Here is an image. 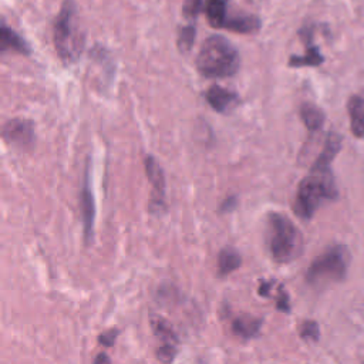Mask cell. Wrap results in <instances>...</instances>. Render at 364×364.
<instances>
[{
    "label": "cell",
    "instance_id": "obj_27",
    "mask_svg": "<svg viewBox=\"0 0 364 364\" xmlns=\"http://www.w3.org/2000/svg\"><path fill=\"white\" fill-rule=\"evenodd\" d=\"M95 363H100V361H104V363H109V358L104 354V353H101L98 357H95V360H94Z\"/></svg>",
    "mask_w": 364,
    "mask_h": 364
},
{
    "label": "cell",
    "instance_id": "obj_15",
    "mask_svg": "<svg viewBox=\"0 0 364 364\" xmlns=\"http://www.w3.org/2000/svg\"><path fill=\"white\" fill-rule=\"evenodd\" d=\"M340 146H341V136L338 134L330 132L326 138V142H324V146H323L320 155L317 156V159L313 165L314 166H330L333 158L340 151Z\"/></svg>",
    "mask_w": 364,
    "mask_h": 364
},
{
    "label": "cell",
    "instance_id": "obj_24",
    "mask_svg": "<svg viewBox=\"0 0 364 364\" xmlns=\"http://www.w3.org/2000/svg\"><path fill=\"white\" fill-rule=\"evenodd\" d=\"M276 307H277V310L284 311V313H289V311H290L289 296H287L286 290H283V287L279 289V293H277V297H276Z\"/></svg>",
    "mask_w": 364,
    "mask_h": 364
},
{
    "label": "cell",
    "instance_id": "obj_20",
    "mask_svg": "<svg viewBox=\"0 0 364 364\" xmlns=\"http://www.w3.org/2000/svg\"><path fill=\"white\" fill-rule=\"evenodd\" d=\"M195 36H196V30H195V26L193 24H189V26H185L179 30V34H178V47L182 53H188L192 46H193V41H195Z\"/></svg>",
    "mask_w": 364,
    "mask_h": 364
},
{
    "label": "cell",
    "instance_id": "obj_14",
    "mask_svg": "<svg viewBox=\"0 0 364 364\" xmlns=\"http://www.w3.org/2000/svg\"><path fill=\"white\" fill-rule=\"evenodd\" d=\"M262 320L253 316H239L232 321V330L242 338H252L259 334Z\"/></svg>",
    "mask_w": 364,
    "mask_h": 364
},
{
    "label": "cell",
    "instance_id": "obj_23",
    "mask_svg": "<svg viewBox=\"0 0 364 364\" xmlns=\"http://www.w3.org/2000/svg\"><path fill=\"white\" fill-rule=\"evenodd\" d=\"M200 7H202V0H186L183 4V14L188 18H195L200 11Z\"/></svg>",
    "mask_w": 364,
    "mask_h": 364
},
{
    "label": "cell",
    "instance_id": "obj_12",
    "mask_svg": "<svg viewBox=\"0 0 364 364\" xmlns=\"http://www.w3.org/2000/svg\"><path fill=\"white\" fill-rule=\"evenodd\" d=\"M223 27L235 33L252 34L260 28V20L253 14H236L232 17L228 16Z\"/></svg>",
    "mask_w": 364,
    "mask_h": 364
},
{
    "label": "cell",
    "instance_id": "obj_18",
    "mask_svg": "<svg viewBox=\"0 0 364 364\" xmlns=\"http://www.w3.org/2000/svg\"><path fill=\"white\" fill-rule=\"evenodd\" d=\"M229 0H206V17L212 27L220 28L226 21V4Z\"/></svg>",
    "mask_w": 364,
    "mask_h": 364
},
{
    "label": "cell",
    "instance_id": "obj_7",
    "mask_svg": "<svg viewBox=\"0 0 364 364\" xmlns=\"http://www.w3.org/2000/svg\"><path fill=\"white\" fill-rule=\"evenodd\" d=\"M3 138L17 148H31L34 145V127L21 118L10 119L3 127Z\"/></svg>",
    "mask_w": 364,
    "mask_h": 364
},
{
    "label": "cell",
    "instance_id": "obj_25",
    "mask_svg": "<svg viewBox=\"0 0 364 364\" xmlns=\"http://www.w3.org/2000/svg\"><path fill=\"white\" fill-rule=\"evenodd\" d=\"M117 336H118V331H117L115 328H111V330H108L107 333L101 334V336L98 337V340H100V343L104 344V346H112V344L115 343Z\"/></svg>",
    "mask_w": 364,
    "mask_h": 364
},
{
    "label": "cell",
    "instance_id": "obj_26",
    "mask_svg": "<svg viewBox=\"0 0 364 364\" xmlns=\"http://www.w3.org/2000/svg\"><path fill=\"white\" fill-rule=\"evenodd\" d=\"M236 205H237V198H236L235 195H230V196H228V198L222 202V205H220V212H230L232 209L236 208Z\"/></svg>",
    "mask_w": 364,
    "mask_h": 364
},
{
    "label": "cell",
    "instance_id": "obj_9",
    "mask_svg": "<svg viewBox=\"0 0 364 364\" xmlns=\"http://www.w3.org/2000/svg\"><path fill=\"white\" fill-rule=\"evenodd\" d=\"M145 172L148 179L152 183L154 193L151 198V205L152 206H164V198H165V178L162 168L159 164L155 161L154 156H146L145 158Z\"/></svg>",
    "mask_w": 364,
    "mask_h": 364
},
{
    "label": "cell",
    "instance_id": "obj_5",
    "mask_svg": "<svg viewBox=\"0 0 364 364\" xmlns=\"http://www.w3.org/2000/svg\"><path fill=\"white\" fill-rule=\"evenodd\" d=\"M350 264V252L343 245H334L317 256L306 272V280L311 286L340 282L346 277Z\"/></svg>",
    "mask_w": 364,
    "mask_h": 364
},
{
    "label": "cell",
    "instance_id": "obj_6",
    "mask_svg": "<svg viewBox=\"0 0 364 364\" xmlns=\"http://www.w3.org/2000/svg\"><path fill=\"white\" fill-rule=\"evenodd\" d=\"M80 203H81V222H82L84 240H85L87 245H90L92 242V237H94L95 202H94V195H92L91 183H90V172H88V169L85 171V175H84Z\"/></svg>",
    "mask_w": 364,
    "mask_h": 364
},
{
    "label": "cell",
    "instance_id": "obj_17",
    "mask_svg": "<svg viewBox=\"0 0 364 364\" xmlns=\"http://www.w3.org/2000/svg\"><path fill=\"white\" fill-rule=\"evenodd\" d=\"M300 117L306 125V128L311 132L321 128L324 122V112L311 102H304L300 107Z\"/></svg>",
    "mask_w": 364,
    "mask_h": 364
},
{
    "label": "cell",
    "instance_id": "obj_4",
    "mask_svg": "<svg viewBox=\"0 0 364 364\" xmlns=\"http://www.w3.org/2000/svg\"><path fill=\"white\" fill-rule=\"evenodd\" d=\"M54 46L61 60L75 61L84 47V36L77 20V9L73 0H65L54 21Z\"/></svg>",
    "mask_w": 364,
    "mask_h": 364
},
{
    "label": "cell",
    "instance_id": "obj_21",
    "mask_svg": "<svg viewBox=\"0 0 364 364\" xmlns=\"http://www.w3.org/2000/svg\"><path fill=\"white\" fill-rule=\"evenodd\" d=\"M300 337L309 341H317L320 337L318 324L313 320H306L300 326Z\"/></svg>",
    "mask_w": 364,
    "mask_h": 364
},
{
    "label": "cell",
    "instance_id": "obj_16",
    "mask_svg": "<svg viewBox=\"0 0 364 364\" xmlns=\"http://www.w3.org/2000/svg\"><path fill=\"white\" fill-rule=\"evenodd\" d=\"M242 263L240 253L233 247H223L218 256V272L220 276H226L236 270Z\"/></svg>",
    "mask_w": 364,
    "mask_h": 364
},
{
    "label": "cell",
    "instance_id": "obj_2",
    "mask_svg": "<svg viewBox=\"0 0 364 364\" xmlns=\"http://www.w3.org/2000/svg\"><path fill=\"white\" fill-rule=\"evenodd\" d=\"M240 58L235 46L222 36L208 37L198 54L196 68L208 78H225L239 70Z\"/></svg>",
    "mask_w": 364,
    "mask_h": 364
},
{
    "label": "cell",
    "instance_id": "obj_22",
    "mask_svg": "<svg viewBox=\"0 0 364 364\" xmlns=\"http://www.w3.org/2000/svg\"><path fill=\"white\" fill-rule=\"evenodd\" d=\"M156 353H158L156 355H158V358H159L161 361L168 363V361H172V360L175 358V355H176V348H175V344L164 343V344L158 348Z\"/></svg>",
    "mask_w": 364,
    "mask_h": 364
},
{
    "label": "cell",
    "instance_id": "obj_11",
    "mask_svg": "<svg viewBox=\"0 0 364 364\" xmlns=\"http://www.w3.org/2000/svg\"><path fill=\"white\" fill-rule=\"evenodd\" d=\"M351 132L355 138H364V98L353 95L347 102Z\"/></svg>",
    "mask_w": 364,
    "mask_h": 364
},
{
    "label": "cell",
    "instance_id": "obj_8",
    "mask_svg": "<svg viewBox=\"0 0 364 364\" xmlns=\"http://www.w3.org/2000/svg\"><path fill=\"white\" fill-rule=\"evenodd\" d=\"M205 98L208 104L218 112L226 114L232 111L239 104V97L236 92L226 90L220 85H212L205 92Z\"/></svg>",
    "mask_w": 364,
    "mask_h": 364
},
{
    "label": "cell",
    "instance_id": "obj_10",
    "mask_svg": "<svg viewBox=\"0 0 364 364\" xmlns=\"http://www.w3.org/2000/svg\"><path fill=\"white\" fill-rule=\"evenodd\" d=\"M306 43H307V47H306V53L303 55H291L290 60H289V65L290 67H317L320 65L323 61H324V57L321 55L318 47H316L314 44L310 43L311 40V34H310V30H304V34H303Z\"/></svg>",
    "mask_w": 364,
    "mask_h": 364
},
{
    "label": "cell",
    "instance_id": "obj_13",
    "mask_svg": "<svg viewBox=\"0 0 364 364\" xmlns=\"http://www.w3.org/2000/svg\"><path fill=\"white\" fill-rule=\"evenodd\" d=\"M0 44L3 51L14 50L21 54H30V47L26 43V40L20 37L14 30L7 27L4 23L1 24V30H0Z\"/></svg>",
    "mask_w": 364,
    "mask_h": 364
},
{
    "label": "cell",
    "instance_id": "obj_3",
    "mask_svg": "<svg viewBox=\"0 0 364 364\" xmlns=\"http://www.w3.org/2000/svg\"><path fill=\"white\" fill-rule=\"evenodd\" d=\"M267 246L277 263H289L303 252V236L287 216L273 212L267 218Z\"/></svg>",
    "mask_w": 364,
    "mask_h": 364
},
{
    "label": "cell",
    "instance_id": "obj_1",
    "mask_svg": "<svg viewBox=\"0 0 364 364\" xmlns=\"http://www.w3.org/2000/svg\"><path fill=\"white\" fill-rule=\"evenodd\" d=\"M337 196L330 166H311L310 173L299 183L293 209L301 219H310L320 205Z\"/></svg>",
    "mask_w": 364,
    "mask_h": 364
},
{
    "label": "cell",
    "instance_id": "obj_19",
    "mask_svg": "<svg viewBox=\"0 0 364 364\" xmlns=\"http://www.w3.org/2000/svg\"><path fill=\"white\" fill-rule=\"evenodd\" d=\"M152 328L154 333L164 341L169 344H176L178 338L172 330V327L164 320V318H154L152 320Z\"/></svg>",
    "mask_w": 364,
    "mask_h": 364
}]
</instances>
